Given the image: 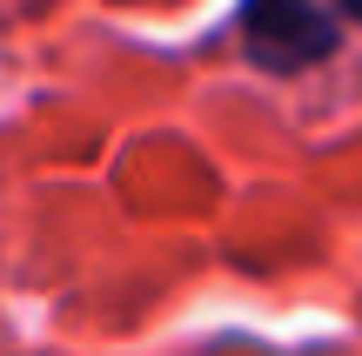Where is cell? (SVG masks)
<instances>
[{"label":"cell","instance_id":"2","mask_svg":"<svg viewBox=\"0 0 362 356\" xmlns=\"http://www.w3.org/2000/svg\"><path fill=\"white\" fill-rule=\"evenodd\" d=\"M336 7H349V13H356V21H362V0H336Z\"/></svg>","mask_w":362,"mask_h":356},{"label":"cell","instance_id":"1","mask_svg":"<svg viewBox=\"0 0 362 356\" xmlns=\"http://www.w3.org/2000/svg\"><path fill=\"white\" fill-rule=\"evenodd\" d=\"M336 40L342 27L322 0H242V47L269 74H296V67L329 61Z\"/></svg>","mask_w":362,"mask_h":356}]
</instances>
